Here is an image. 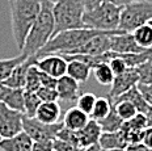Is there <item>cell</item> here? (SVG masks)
<instances>
[{"label":"cell","instance_id":"1","mask_svg":"<svg viewBox=\"0 0 152 151\" xmlns=\"http://www.w3.org/2000/svg\"><path fill=\"white\" fill-rule=\"evenodd\" d=\"M53 5L47 0H41V12L38 15L36 23L33 24L26 40H25L24 48L21 54L30 58L37 56L49 41L54 36V16H53Z\"/></svg>","mask_w":152,"mask_h":151},{"label":"cell","instance_id":"2","mask_svg":"<svg viewBox=\"0 0 152 151\" xmlns=\"http://www.w3.org/2000/svg\"><path fill=\"white\" fill-rule=\"evenodd\" d=\"M9 7L12 34L21 51L25 40L41 12V0H15L13 3H9Z\"/></svg>","mask_w":152,"mask_h":151},{"label":"cell","instance_id":"3","mask_svg":"<svg viewBox=\"0 0 152 151\" xmlns=\"http://www.w3.org/2000/svg\"><path fill=\"white\" fill-rule=\"evenodd\" d=\"M104 33H107V32H100V30L88 29V28L62 32L56 34V36H54L49 41V43L37 54V58L50 55V54H59V55L71 54L72 51L81 48L84 43H87L93 37L100 36V34H104Z\"/></svg>","mask_w":152,"mask_h":151},{"label":"cell","instance_id":"4","mask_svg":"<svg viewBox=\"0 0 152 151\" xmlns=\"http://www.w3.org/2000/svg\"><path fill=\"white\" fill-rule=\"evenodd\" d=\"M84 8L79 0H61L53 5L54 36L74 29H84ZM53 36V37H54Z\"/></svg>","mask_w":152,"mask_h":151},{"label":"cell","instance_id":"5","mask_svg":"<svg viewBox=\"0 0 152 151\" xmlns=\"http://www.w3.org/2000/svg\"><path fill=\"white\" fill-rule=\"evenodd\" d=\"M121 9L122 8L110 3H102L96 9L84 13L83 20L85 28L107 33L118 32Z\"/></svg>","mask_w":152,"mask_h":151},{"label":"cell","instance_id":"6","mask_svg":"<svg viewBox=\"0 0 152 151\" xmlns=\"http://www.w3.org/2000/svg\"><path fill=\"white\" fill-rule=\"evenodd\" d=\"M152 21V1L140 0L125 5L121 9L118 30L123 33H132L135 29Z\"/></svg>","mask_w":152,"mask_h":151},{"label":"cell","instance_id":"7","mask_svg":"<svg viewBox=\"0 0 152 151\" xmlns=\"http://www.w3.org/2000/svg\"><path fill=\"white\" fill-rule=\"evenodd\" d=\"M63 126V122L58 124H43L37 118H29L24 116L23 131L31 138L33 142H45V141H55Z\"/></svg>","mask_w":152,"mask_h":151},{"label":"cell","instance_id":"8","mask_svg":"<svg viewBox=\"0 0 152 151\" xmlns=\"http://www.w3.org/2000/svg\"><path fill=\"white\" fill-rule=\"evenodd\" d=\"M24 114L0 103V137L8 139L23 131Z\"/></svg>","mask_w":152,"mask_h":151},{"label":"cell","instance_id":"9","mask_svg":"<svg viewBox=\"0 0 152 151\" xmlns=\"http://www.w3.org/2000/svg\"><path fill=\"white\" fill-rule=\"evenodd\" d=\"M36 67L54 79H61L67 74V61L59 54H50L37 58Z\"/></svg>","mask_w":152,"mask_h":151},{"label":"cell","instance_id":"10","mask_svg":"<svg viewBox=\"0 0 152 151\" xmlns=\"http://www.w3.org/2000/svg\"><path fill=\"white\" fill-rule=\"evenodd\" d=\"M118 32L104 33V34H100V36L93 37V38L89 40L87 43H84L81 48H79L77 50H75V51H72L71 54H67V55L99 56V55L105 54V53L110 51V37H112L113 34L118 33Z\"/></svg>","mask_w":152,"mask_h":151},{"label":"cell","instance_id":"11","mask_svg":"<svg viewBox=\"0 0 152 151\" xmlns=\"http://www.w3.org/2000/svg\"><path fill=\"white\" fill-rule=\"evenodd\" d=\"M138 84H139V76H138L137 71H135V68H129L125 74L115 76L112 87H110L109 95H107L110 103H112L113 100L118 99L119 96L125 95L127 91L137 87Z\"/></svg>","mask_w":152,"mask_h":151},{"label":"cell","instance_id":"12","mask_svg":"<svg viewBox=\"0 0 152 151\" xmlns=\"http://www.w3.org/2000/svg\"><path fill=\"white\" fill-rule=\"evenodd\" d=\"M148 128V121L145 114H140L138 113L134 118L129 119V121L123 122L122 129L126 137L129 144H134V143H142L143 142V137H144V131Z\"/></svg>","mask_w":152,"mask_h":151},{"label":"cell","instance_id":"13","mask_svg":"<svg viewBox=\"0 0 152 151\" xmlns=\"http://www.w3.org/2000/svg\"><path fill=\"white\" fill-rule=\"evenodd\" d=\"M110 51L117 54H138L147 50L139 48L131 33L118 32L110 37Z\"/></svg>","mask_w":152,"mask_h":151},{"label":"cell","instance_id":"14","mask_svg":"<svg viewBox=\"0 0 152 151\" xmlns=\"http://www.w3.org/2000/svg\"><path fill=\"white\" fill-rule=\"evenodd\" d=\"M102 134V130H101L100 125L97 121L94 119H89V122L87 124L83 130L75 133L76 137V144L80 150H87L92 146H96L99 144V139Z\"/></svg>","mask_w":152,"mask_h":151},{"label":"cell","instance_id":"15","mask_svg":"<svg viewBox=\"0 0 152 151\" xmlns=\"http://www.w3.org/2000/svg\"><path fill=\"white\" fill-rule=\"evenodd\" d=\"M37 56H30L21 65H18L17 67L13 70L11 74V76L8 78L5 81H3L1 86L9 87V88H16V89H24L25 87V80H26V75L29 68L36 63Z\"/></svg>","mask_w":152,"mask_h":151},{"label":"cell","instance_id":"16","mask_svg":"<svg viewBox=\"0 0 152 151\" xmlns=\"http://www.w3.org/2000/svg\"><path fill=\"white\" fill-rule=\"evenodd\" d=\"M56 92H58L59 100H64V101H75L81 95L80 84L68 75H64L61 79H58L56 84Z\"/></svg>","mask_w":152,"mask_h":151},{"label":"cell","instance_id":"17","mask_svg":"<svg viewBox=\"0 0 152 151\" xmlns=\"http://www.w3.org/2000/svg\"><path fill=\"white\" fill-rule=\"evenodd\" d=\"M0 103L24 114V89H16L0 84Z\"/></svg>","mask_w":152,"mask_h":151},{"label":"cell","instance_id":"18","mask_svg":"<svg viewBox=\"0 0 152 151\" xmlns=\"http://www.w3.org/2000/svg\"><path fill=\"white\" fill-rule=\"evenodd\" d=\"M89 119H91L89 116L85 114L84 112H81L76 106H74V108H69L66 112L64 119H63V126H64V129H67V130L77 133V131L83 130L87 126Z\"/></svg>","mask_w":152,"mask_h":151},{"label":"cell","instance_id":"19","mask_svg":"<svg viewBox=\"0 0 152 151\" xmlns=\"http://www.w3.org/2000/svg\"><path fill=\"white\" fill-rule=\"evenodd\" d=\"M33 141L26 133L21 131L20 134L15 135L8 139H1L0 150L1 151H31Z\"/></svg>","mask_w":152,"mask_h":151},{"label":"cell","instance_id":"20","mask_svg":"<svg viewBox=\"0 0 152 151\" xmlns=\"http://www.w3.org/2000/svg\"><path fill=\"white\" fill-rule=\"evenodd\" d=\"M61 111L62 109L58 103H42L38 108L34 118H37L38 121L43 122V124H58V122H61L59 121L62 114Z\"/></svg>","mask_w":152,"mask_h":151},{"label":"cell","instance_id":"21","mask_svg":"<svg viewBox=\"0 0 152 151\" xmlns=\"http://www.w3.org/2000/svg\"><path fill=\"white\" fill-rule=\"evenodd\" d=\"M99 146L101 151L115 150V149H126L129 146L126 137L122 130L114 133H102L99 139Z\"/></svg>","mask_w":152,"mask_h":151},{"label":"cell","instance_id":"22","mask_svg":"<svg viewBox=\"0 0 152 151\" xmlns=\"http://www.w3.org/2000/svg\"><path fill=\"white\" fill-rule=\"evenodd\" d=\"M92 68L87 63L77 59H69L67 61V74L69 78H72L74 80H76L79 84L84 83L89 79L91 76Z\"/></svg>","mask_w":152,"mask_h":151},{"label":"cell","instance_id":"23","mask_svg":"<svg viewBox=\"0 0 152 151\" xmlns=\"http://www.w3.org/2000/svg\"><path fill=\"white\" fill-rule=\"evenodd\" d=\"M119 100H126V101H130L132 105L135 106V108H137V112L140 113V114H147V113L150 112V109H151V105L145 101V99L143 97V95L140 93V91L138 89V86L134 87V88H131V89L127 91L125 95L119 96L118 99L113 100L112 104L115 103V101H119Z\"/></svg>","mask_w":152,"mask_h":151},{"label":"cell","instance_id":"24","mask_svg":"<svg viewBox=\"0 0 152 151\" xmlns=\"http://www.w3.org/2000/svg\"><path fill=\"white\" fill-rule=\"evenodd\" d=\"M137 45L143 50L152 49V26L150 24H145L139 26L131 33Z\"/></svg>","mask_w":152,"mask_h":151},{"label":"cell","instance_id":"25","mask_svg":"<svg viewBox=\"0 0 152 151\" xmlns=\"http://www.w3.org/2000/svg\"><path fill=\"white\" fill-rule=\"evenodd\" d=\"M28 59V56L23 54L15 56V58H8V59H0V84L3 81H5L11 76V74L13 70L17 67L18 65H21Z\"/></svg>","mask_w":152,"mask_h":151},{"label":"cell","instance_id":"26","mask_svg":"<svg viewBox=\"0 0 152 151\" xmlns=\"http://www.w3.org/2000/svg\"><path fill=\"white\" fill-rule=\"evenodd\" d=\"M99 125H100L101 130H102V133H114V131H118L122 129L123 121H122V118L117 114L115 109H114V106L112 105V109H110L109 114L104 119H101L99 122Z\"/></svg>","mask_w":152,"mask_h":151},{"label":"cell","instance_id":"27","mask_svg":"<svg viewBox=\"0 0 152 151\" xmlns=\"http://www.w3.org/2000/svg\"><path fill=\"white\" fill-rule=\"evenodd\" d=\"M110 109H112V103H110L109 97H97L96 103H94L93 111L91 113V119H94V121L100 122L101 119H104L109 114Z\"/></svg>","mask_w":152,"mask_h":151},{"label":"cell","instance_id":"28","mask_svg":"<svg viewBox=\"0 0 152 151\" xmlns=\"http://www.w3.org/2000/svg\"><path fill=\"white\" fill-rule=\"evenodd\" d=\"M92 71H93V75H94V78H96V80L99 81L100 84H102V86H112L113 84L115 75L113 74L112 68L109 67L107 63H100V65L94 66V67L92 68Z\"/></svg>","mask_w":152,"mask_h":151},{"label":"cell","instance_id":"29","mask_svg":"<svg viewBox=\"0 0 152 151\" xmlns=\"http://www.w3.org/2000/svg\"><path fill=\"white\" fill-rule=\"evenodd\" d=\"M42 101L36 92H25L24 91V116L29 118L36 117V113Z\"/></svg>","mask_w":152,"mask_h":151},{"label":"cell","instance_id":"30","mask_svg":"<svg viewBox=\"0 0 152 151\" xmlns=\"http://www.w3.org/2000/svg\"><path fill=\"white\" fill-rule=\"evenodd\" d=\"M112 105L114 106L117 114L122 118L123 122H126V121H129V119L134 118L135 116L138 114L137 108H135V106L132 105L130 101H126V100H119V101L113 103Z\"/></svg>","mask_w":152,"mask_h":151},{"label":"cell","instance_id":"31","mask_svg":"<svg viewBox=\"0 0 152 151\" xmlns=\"http://www.w3.org/2000/svg\"><path fill=\"white\" fill-rule=\"evenodd\" d=\"M39 88H41V71L36 67V63H34L28 71L24 91L25 92H37Z\"/></svg>","mask_w":152,"mask_h":151},{"label":"cell","instance_id":"32","mask_svg":"<svg viewBox=\"0 0 152 151\" xmlns=\"http://www.w3.org/2000/svg\"><path fill=\"white\" fill-rule=\"evenodd\" d=\"M96 100L97 96H94L93 93H81L80 97L76 100V108L80 109L81 112H84L85 114L91 116Z\"/></svg>","mask_w":152,"mask_h":151},{"label":"cell","instance_id":"33","mask_svg":"<svg viewBox=\"0 0 152 151\" xmlns=\"http://www.w3.org/2000/svg\"><path fill=\"white\" fill-rule=\"evenodd\" d=\"M138 76H139V83L140 84H151L152 86V62L148 61L145 63L138 66L135 68Z\"/></svg>","mask_w":152,"mask_h":151},{"label":"cell","instance_id":"34","mask_svg":"<svg viewBox=\"0 0 152 151\" xmlns=\"http://www.w3.org/2000/svg\"><path fill=\"white\" fill-rule=\"evenodd\" d=\"M36 93H37V96L39 97V100L42 103H58V100H59L56 89H51V88L41 87Z\"/></svg>","mask_w":152,"mask_h":151},{"label":"cell","instance_id":"35","mask_svg":"<svg viewBox=\"0 0 152 151\" xmlns=\"http://www.w3.org/2000/svg\"><path fill=\"white\" fill-rule=\"evenodd\" d=\"M56 84H58V79H54V78H51L50 75H47L45 72L41 71V87L56 89Z\"/></svg>","mask_w":152,"mask_h":151},{"label":"cell","instance_id":"36","mask_svg":"<svg viewBox=\"0 0 152 151\" xmlns=\"http://www.w3.org/2000/svg\"><path fill=\"white\" fill-rule=\"evenodd\" d=\"M138 89L140 91V93L143 95V97L145 99L150 105L152 106V86L151 84H138Z\"/></svg>","mask_w":152,"mask_h":151},{"label":"cell","instance_id":"37","mask_svg":"<svg viewBox=\"0 0 152 151\" xmlns=\"http://www.w3.org/2000/svg\"><path fill=\"white\" fill-rule=\"evenodd\" d=\"M31 151H54V141L34 142Z\"/></svg>","mask_w":152,"mask_h":151},{"label":"cell","instance_id":"38","mask_svg":"<svg viewBox=\"0 0 152 151\" xmlns=\"http://www.w3.org/2000/svg\"><path fill=\"white\" fill-rule=\"evenodd\" d=\"M85 12H91L102 4V0H79Z\"/></svg>","mask_w":152,"mask_h":151},{"label":"cell","instance_id":"39","mask_svg":"<svg viewBox=\"0 0 152 151\" xmlns=\"http://www.w3.org/2000/svg\"><path fill=\"white\" fill-rule=\"evenodd\" d=\"M142 143H144L148 149L152 150V128L151 126H148L147 129H145L144 137H143V142Z\"/></svg>","mask_w":152,"mask_h":151},{"label":"cell","instance_id":"40","mask_svg":"<svg viewBox=\"0 0 152 151\" xmlns=\"http://www.w3.org/2000/svg\"><path fill=\"white\" fill-rule=\"evenodd\" d=\"M135 1H140V0H102V3H110V4H114L119 8H123L125 5L131 4V3Z\"/></svg>","mask_w":152,"mask_h":151},{"label":"cell","instance_id":"41","mask_svg":"<svg viewBox=\"0 0 152 151\" xmlns=\"http://www.w3.org/2000/svg\"><path fill=\"white\" fill-rule=\"evenodd\" d=\"M126 151H152L150 150L144 143H134V144H129L126 147Z\"/></svg>","mask_w":152,"mask_h":151},{"label":"cell","instance_id":"42","mask_svg":"<svg viewBox=\"0 0 152 151\" xmlns=\"http://www.w3.org/2000/svg\"><path fill=\"white\" fill-rule=\"evenodd\" d=\"M145 117H147V121H148V126H151L152 128V106H151V109H150V112L145 114Z\"/></svg>","mask_w":152,"mask_h":151},{"label":"cell","instance_id":"43","mask_svg":"<svg viewBox=\"0 0 152 151\" xmlns=\"http://www.w3.org/2000/svg\"><path fill=\"white\" fill-rule=\"evenodd\" d=\"M47 1H50V3H51V4H55V3L61 1V0H47Z\"/></svg>","mask_w":152,"mask_h":151},{"label":"cell","instance_id":"44","mask_svg":"<svg viewBox=\"0 0 152 151\" xmlns=\"http://www.w3.org/2000/svg\"><path fill=\"white\" fill-rule=\"evenodd\" d=\"M107 151H126V149H115V150H107Z\"/></svg>","mask_w":152,"mask_h":151},{"label":"cell","instance_id":"45","mask_svg":"<svg viewBox=\"0 0 152 151\" xmlns=\"http://www.w3.org/2000/svg\"><path fill=\"white\" fill-rule=\"evenodd\" d=\"M8 1H9V3H13V1H15V0H8Z\"/></svg>","mask_w":152,"mask_h":151},{"label":"cell","instance_id":"46","mask_svg":"<svg viewBox=\"0 0 152 151\" xmlns=\"http://www.w3.org/2000/svg\"><path fill=\"white\" fill-rule=\"evenodd\" d=\"M1 139H3V138H1V137H0V142H1Z\"/></svg>","mask_w":152,"mask_h":151},{"label":"cell","instance_id":"47","mask_svg":"<svg viewBox=\"0 0 152 151\" xmlns=\"http://www.w3.org/2000/svg\"><path fill=\"white\" fill-rule=\"evenodd\" d=\"M150 25H151V26H152V21H151V23H150Z\"/></svg>","mask_w":152,"mask_h":151},{"label":"cell","instance_id":"48","mask_svg":"<svg viewBox=\"0 0 152 151\" xmlns=\"http://www.w3.org/2000/svg\"><path fill=\"white\" fill-rule=\"evenodd\" d=\"M151 62H152V58H151Z\"/></svg>","mask_w":152,"mask_h":151}]
</instances>
